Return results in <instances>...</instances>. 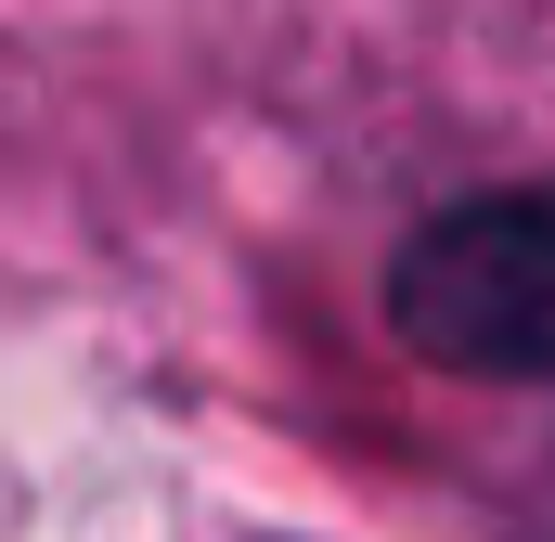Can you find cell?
Masks as SVG:
<instances>
[{"label": "cell", "instance_id": "cell-1", "mask_svg": "<svg viewBox=\"0 0 555 542\" xmlns=\"http://www.w3.org/2000/svg\"><path fill=\"white\" fill-rule=\"evenodd\" d=\"M388 323L439 375L555 388V181L439 207L388 271Z\"/></svg>", "mask_w": 555, "mask_h": 542}]
</instances>
